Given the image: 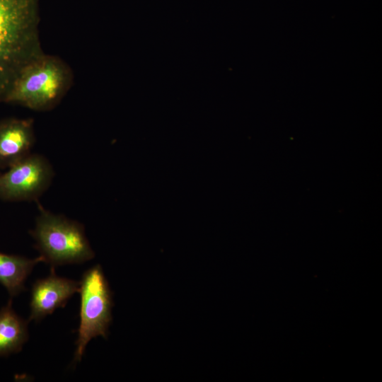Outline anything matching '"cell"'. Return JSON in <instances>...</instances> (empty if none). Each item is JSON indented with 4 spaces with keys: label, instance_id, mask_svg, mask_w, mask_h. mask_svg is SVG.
Returning a JSON list of instances; mask_svg holds the SVG:
<instances>
[{
    "label": "cell",
    "instance_id": "obj_1",
    "mask_svg": "<svg viewBox=\"0 0 382 382\" xmlns=\"http://www.w3.org/2000/svg\"><path fill=\"white\" fill-rule=\"evenodd\" d=\"M40 0H0V102L20 71L43 54Z\"/></svg>",
    "mask_w": 382,
    "mask_h": 382
},
{
    "label": "cell",
    "instance_id": "obj_2",
    "mask_svg": "<svg viewBox=\"0 0 382 382\" xmlns=\"http://www.w3.org/2000/svg\"><path fill=\"white\" fill-rule=\"evenodd\" d=\"M73 78L70 66L63 59L44 52L20 71L2 102L35 111L50 110L70 89Z\"/></svg>",
    "mask_w": 382,
    "mask_h": 382
},
{
    "label": "cell",
    "instance_id": "obj_3",
    "mask_svg": "<svg viewBox=\"0 0 382 382\" xmlns=\"http://www.w3.org/2000/svg\"><path fill=\"white\" fill-rule=\"evenodd\" d=\"M39 214L30 235L35 248L51 268L80 264L91 260L95 253L81 223L54 214L38 204Z\"/></svg>",
    "mask_w": 382,
    "mask_h": 382
},
{
    "label": "cell",
    "instance_id": "obj_4",
    "mask_svg": "<svg viewBox=\"0 0 382 382\" xmlns=\"http://www.w3.org/2000/svg\"><path fill=\"white\" fill-rule=\"evenodd\" d=\"M80 282V324L74 362H79L89 341L97 336L106 337L111 322V293L100 265L86 270Z\"/></svg>",
    "mask_w": 382,
    "mask_h": 382
},
{
    "label": "cell",
    "instance_id": "obj_5",
    "mask_svg": "<svg viewBox=\"0 0 382 382\" xmlns=\"http://www.w3.org/2000/svg\"><path fill=\"white\" fill-rule=\"evenodd\" d=\"M53 177L54 170L48 160L31 153L0 175V199L37 200L50 187Z\"/></svg>",
    "mask_w": 382,
    "mask_h": 382
},
{
    "label": "cell",
    "instance_id": "obj_6",
    "mask_svg": "<svg viewBox=\"0 0 382 382\" xmlns=\"http://www.w3.org/2000/svg\"><path fill=\"white\" fill-rule=\"evenodd\" d=\"M79 282L57 276L52 267L48 277L37 279L33 285L28 321L38 322L56 309L64 307L68 300L79 292Z\"/></svg>",
    "mask_w": 382,
    "mask_h": 382
},
{
    "label": "cell",
    "instance_id": "obj_7",
    "mask_svg": "<svg viewBox=\"0 0 382 382\" xmlns=\"http://www.w3.org/2000/svg\"><path fill=\"white\" fill-rule=\"evenodd\" d=\"M35 141L30 118L0 121V168H8L31 154Z\"/></svg>",
    "mask_w": 382,
    "mask_h": 382
},
{
    "label": "cell",
    "instance_id": "obj_8",
    "mask_svg": "<svg viewBox=\"0 0 382 382\" xmlns=\"http://www.w3.org/2000/svg\"><path fill=\"white\" fill-rule=\"evenodd\" d=\"M43 258L40 255L29 259L21 255L0 253V283L6 289L11 297L25 290V282L34 266Z\"/></svg>",
    "mask_w": 382,
    "mask_h": 382
},
{
    "label": "cell",
    "instance_id": "obj_9",
    "mask_svg": "<svg viewBox=\"0 0 382 382\" xmlns=\"http://www.w3.org/2000/svg\"><path fill=\"white\" fill-rule=\"evenodd\" d=\"M28 339V322L13 310L10 299L0 310V357L20 352Z\"/></svg>",
    "mask_w": 382,
    "mask_h": 382
}]
</instances>
